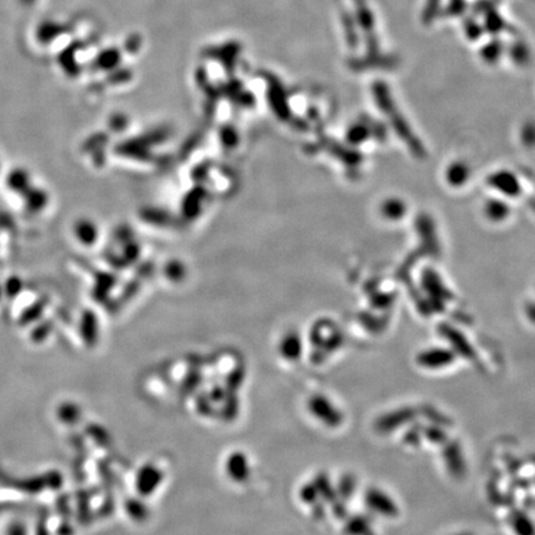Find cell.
I'll return each instance as SVG.
<instances>
[{"label":"cell","mask_w":535,"mask_h":535,"mask_svg":"<svg viewBox=\"0 0 535 535\" xmlns=\"http://www.w3.org/2000/svg\"><path fill=\"white\" fill-rule=\"evenodd\" d=\"M76 414H77V408L72 404H64L59 409V417L67 423H72L75 420Z\"/></svg>","instance_id":"cell-2"},{"label":"cell","mask_w":535,"mask_h":535,"mask_svg":"<svg viewBox=\"0 0 535 535\" xmlns=\"http://www.w3.org/2000/svg\"><path fill=\"white\" fill-rule=\"evenodd\" d=\"M61 25L55 22H43L41 24H39L38 29H36V39H38V43H43V45H48V43L55 41V39L59 36L61 34Z\"/></svg>","instance_id":"cell-1"}]
</instances>
